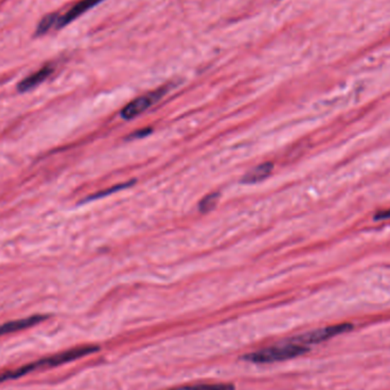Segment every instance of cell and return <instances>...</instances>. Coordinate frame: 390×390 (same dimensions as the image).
<instances>
[{
	"label": "cell",
	"instance_id": "obj_1",
	"mask_svg": "<svg viewBox=\"0 0 390 390\" xmlns=\"http://www.w3.org/2000/svg\"><path fill=\"white\" fill-rule=\"evenodd\" d=\"M309 348L307 346H302L299 343L289 340L282 345H276V346L246 354L243 356V360L256 364H270L298 357L306 354Z\"/></svg>",
	"mask_w": 390,
	"mask_h": 390
},
{
	"label": "cell",
	"instance_id": "obj_2",
	"mask_svg": "<svg viewBox=\"0 0 390 390\" xmlns=\"http://www.w3.org/2000/svg\"><path fill=\"white\" fill-rule=\"evenodd\" d=\"M352 326L350 323H343V324H335V326H326V328H317L314 331L307 332L304 335H297V337L290 339L294 343H299L302 346H309V345H316V343H323L328 340L331 338L343 335L352 330Z\"/></svg>",
	"mask_w": 390,
	"mask_h": 390
},
{
	"label": "cell",
	"instance_id": "obj_3",
	"mask_svg": "<svg viewBox=\"0 0 390 390\" xmlns=\"http://www.w3.org/2000/svg\"><path fill=\"white\" fill-rule=\"evenodd\" d=\"M166 91H167V88H160L151 91V93H147V94L143 95V96L137 97L136 100L132 101L128 105L123 108L122 111H121V115L125 119H127V120L138 117L143 112L147 111L149 108L154 105L166 94Z\"/></svg>",
	"mask_w": 390,
	"mask_h": 390
},
{
	"label": "cell",
	"instance_id": "obj_4",
	"mask_svg": "<svg viewBox=\"0 0 390 390\" xmlns=\"http://www.w3.org/2000/svg\"><path fill=\"white\" fill-rule=\"evenodd\" d=\"M103 0H80L79 3H76L74 7H71L68 12L65 14L59 15V21L56 24V29H63L69 24L72 23L74 20L88 12L89 9L96 6L98 4L102 3Z\"/></svg>",
	"mask_w": 390,
	"mask_h": 390
},
{
	"label": "cell",
	"instance_id": "obj_5",
	"mask_svg": "<svg viewBox=\"0 0 390 390\" xmlns=\"http://www.w3.org/2000/svg\"><path fill=\"white\" fill-rule=\"evenodd\" d=\"M53 67L46 65L42 67L40 70L37 71L35 74H30L27 78H24L22 81L18 85V93H27V91H33L35 87L41 85L45 80L50 78V74H53Z\"/></svg>",
	"mask_w": 390,
	"mask_h": 390
},
{
	"label": "cell",
	"instance_id": "obj_6",
	"mask_svg": "<svg viewBox=\"0 0 390 390\" xmlns=\"http://www.w3.org/2000/svg\"><path fill=\"white\" fill-rule=\"evenodd\" d=\"M46 320V316L42 315H35V316L22 319V320L12 321V322L5 323L0 326V335H8L13 332L21 331L24 328H31V326L39 324L42 321Z\"/></svg>",
	"mask_w": 390,
	"mask_h": 390
},
{
	"label": "cell",
	"instance_id": "obj_7",
	"mask_svg": "<svg viewBox=\"0 0 390 390\" xmlns=\"http://www.w3.org/2000/svg\"><path fill=\"white\" fill-rule=\"evenodd\" d=\"M272 171H273V164L265 162V164H259L255 169L244 175L243 183L255 184V183L261 182V180H264L265 178L270 176Z\"/></svg>",
	"mask_w": 390,
	"mask_h": 390
},
{
	"label": "cell",
	"instance_id": "obj_8",
	"mask_svg": "<svg viewBox=\"0 0 390 390\" xmlns=\"http://www.w3.org/2000/svg\"><path fill=\"white\" fill-rule=\"evenodd\" d=\"M59 18V13H50V14L45 15L37 25L35 37H42V35L50 33V30L56 29V24H57Z\"/></svg>",
	"mask_w": 390,
	"mask_h": 390
},
{
	"label": "cell",
	"instance_id": "obj_9",
	"mask_svg": "<svg viewBox=\"0 0 390 390\" xmlns=\"http://www.w3.org/2000/svg\"><path fill=\"white\" fill-rule=\"evenodd\" d=\"M168 390H235V387L229 384H199L180 386Z\"/></svg>",
	"mask_w": 390,
	"mask_h": 390
},
{
	"label": "cell",
	"instance_id": "obj_10",
	"mask_svg": "<svg viewBox=\"0 0 390 390\" xmlns=\"http://www.w3.org/2000/svg\"><path fill=\"white\" fill-rule=\"evenodd\" d=\"M218 199H219V195L217 193L209 194L208 197H205L200 202V212H209L212 210L217 205Z\"/></svg>",
	"mask_w": 390,
	"mask_h": 390
}]
</instances>
